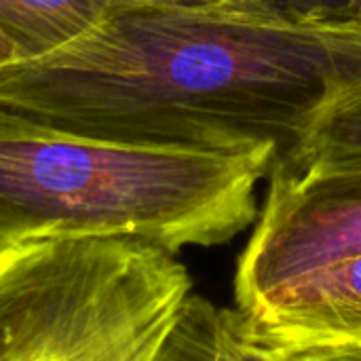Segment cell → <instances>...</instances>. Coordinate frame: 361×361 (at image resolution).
Listing matches in <instances>:
<instances>
[{"instance_id":"obj_5","label":"cell","mask_w":361,"mask_h":361,"mask_svg":"<svg viewBox=\"0 0 361 361\" xmlns=\"http://www.w3.org/2000/svg\"><path fill=\"white\" fill-rule=\"evenodd\" d=\"M237 309L252 332L281 353L361 349V256L302 275Z\"/></svg>"},{"instance_id":"obj_9","label":"cell","mask_w":361,"mask_h":361,"mask_svg":"<svg viewBox=\"0 0 361 361\" xmlns=\"http://www.w3.org/2000/svg\"><path fill=\"white\" fill-rule=\"evenodd\" d=\"M260 2L298 27L361 38V0H260Z\"/></svg>"},{"instance_id":"obj_10","label":"cell","mask_w":361,"mask_h":361,"mask_svg":"<svg viewBox=\"0 0 361 361\" xmlns=\"http://www.w3.org/2000/svg\"><path fill=\"white\" fill-rule=\"evenodd\" d=\"M277 353L283 357V361H361V349H336V351H313V353L277 351Z\"/></svg>"},{"instance_id":"obj_4","label":"cell","mask_w":361,"mask_h":361,"mask_svg":"<svg viewBox=\"0 0 361 361\" xmlns=\"http://www.w3.org/2000/svg\"><path fill=\"white\" fill-rule=\"evenodd\" d=\"M254 233L239 256L235 302L361 256V171L271 169Z\"/></svg>"},{"instance_id":"obj_2","label":"cell","mask_w":361,"mask_h":361,"mask_svg":"<svg viewBox=\"0 0 361 361\" xmlns=\"http://www.w3.org/2000/svg\"><path fill=\"white\" fill-rule=\"evenodd\" d=\"M273 148L201 152L102 142L0 108V254L57 239H133L178 254L258 218Z\"/></svg>"},{"instance_id":"obj_3","label":"cell","mask_w":361,"mask_h":361,"mask_svg":"<svg viewBox=\"0 0 361 361\" xmlns=\"http://www.w3.org/2000/svg\"><path fill=\"white\" fill-rule=\"evenodd\" d=\"M192 281L133 239H57L0 254V361H152Z\"/></svg>"},{"instance_id":"obj_1","label":"cell","mask_w":361,"mask_h":361,"mask_svg":"<svg viewBox=\"0 0 361 361\" xmlns=\"http://www.w3.org/2000/svg\"><path fill=\"white\" fill-rule=\"evenodd\" d=\"M360 89L361 38L298 27L260 0L127 11L0 70V108L49 129L150 148H273L277 161Z\"/></svg>"},{"instance_id":"obj_8","label":"cell","mask_w":361,"mask_h":361,"mask_svg":"<svg viewBox=\"0 0 361 361\" xmlns=\"http://www.w3.org/2000/svg\"><path fill=\"white\" fill-rule=\"evenodd\" d=\"M273 167L294 173L361 171V89L328 108L302 142Z\"/></svg>"},{"instance_id":"obj_11","label":"cell","mask_w":361,"mask_h":361,"mask_svg":"<svg viewBox=\"0 0 361 361\" xmlns=\"http://www.w3.org/2000/svg\"><path fill=\"white\" fill-rule=\"evenodd\" d=\"M19 61V53L15 49V44L0 32V70L6 66H13Z\"/></svg>"},{"instance_id":"obj_7","label":"cell","mask_w":361,"mask_h":361,"mask_svg":"<svg viewBox=\"0 0 361 361\" xmlns=\"http://www.w3.org/2000/svg\"><path fill=\"white\" fill-rule=\"evenodd\" d=\"M152 361H283L250 328L239 309L190 294Z\"/></svg>"},{"instance_id":"obj_6","label":"cell","mask_w":361,"mask_h":361,"mask_svg":"<svg viewBox=\"0 0 361 361\" xmlns=\"http://www.w3.org/2000/svg\"><path fill=\"white\" fill-rule=\"evenodd\" d=\"M199 0H0V32L15 44L19 61L51 55L121 13L188 4Z\"/></svg>"}]
</instances>
